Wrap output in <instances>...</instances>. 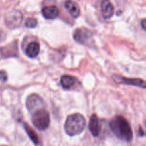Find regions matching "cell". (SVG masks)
I'll use <instances>...</instances> for the list:
<instances>
[{"label":"cell","mask_w":146,"mask_h":146,"mask_svg":"<svg viewBox=\"0 0 146 146\" xmlns=\"http://www.w3.org/2000/svg\"><path fill=\"white\" fill-rule=\"evenodd\" d=\"M110 128L119 139L130 142L133 139V131L129 123L123 116H115L110 121Z\"/></svg>","instance_id":"cell-1"},{"label":"cell","mask_w":146,"mask_h":146,"mask_svg":"<svg viewBox=\"0 0 146 146\" xmlns=\"http://www.w3.org/2000/svg\"><path fill=\"white\" fill-rule=\"evenodd\" d=\"M86 126V120L79 113L72 114L67 118L66 121L65 131L70 136H74L83 132Z\"/></svg>","instance_id":"cell-2"},{"label":"cell","mask_w":146,"mask_h":146,"mask_svg":"<svg viewBox=\"0 0 146 146\" xmlns=\"http://www.w3.org/2000/svg\"><path fill=\"white\" fill-rule=\"evenodd\" d=\"M32 123L34 126L40 131L46 129L50 124V115L45 108H42L34 113Z\"/></svg>","instance_id":"cell-3"},{"label":"cell","mask_w":146,"mask_h":146,"mask_svg":"<svg viewBox=\"0 0 146 146\" xmlns=\"http://www.w3.org/2000/svg\"><path fill=\"white\" fill-rule=\"evenodd\" d=\"M74 38L79 44L90 45L93 41V34L88 29L78 28L74 31Z\"/></svg>","instance_id":"cell-4"},{"label":"cell","mask_w":146,"mask_h":146,"mask_svg":"<svg viewBox=\"0 0 146 146\" xmlns=\"http://www.w3.org/2000/svg\"><path fill=\"white\" fill-rule=\"evenodd\" d=\"M27 107L28 111L31 113H34L36 111L44 108L45 104L44 101L39 96L36 94H31L27 99Z\"/></svg>","instance_id":"cell-5"},{"label":"cell","mask_w":146,"mask_h":146,"mask_svg":"<svg viewBox=\"0 0 146 146\" xmlns=\"http://www.w3.org/2000/svg\"><path fill=\"white\" fill-rule=\"evenodd\" d=\"M113 79L117 84H127V85L135 86L143 88H146V82L141 78H128L119 75H113Z\"/></svg>","instance_id":"cell-6"},{"label":"cell","mask_w":146,"mask_h":146,"mask_svg":"<svg viewBox=\"0 0 146 146\" xmlns=\"http://www.w3.org/2000/svg\"><path fill=\"white\" fill-rule=\"evenodd\" d=\"M22 14L19 11L14 10L7 14L5 18V22L10 28H16L21 24L22 21Z\"/></svg>","instance_id":"cell-7"},{"label":"cell","mask_w":146,"mask_h":146,"mask_svg":"<svg viewBox=\"0 0 146 146\" xmlns=\"http://www.w3.org/2000/svg\"><path fill=\"white\" fill-rule=\"evenodd\" d=\"M101 123H100L99 118L96 114H93L90 118L89 122V130L94 136L96 137L99 135L101 132Z\"/></svg>","instance_id":"cell-8"},{"label":"cell","mask_w":146,"mask_h":146,"mask_svg":"<svg viewBox=\"0 0 146 146\" xmlns=\"http://www.w3.org/2000/svg\"><path fill=\"white\" fill-rule=\"evenodd\" d=\"M101 13L104 18L109 19L113 15L114 7L109 0H104L101 4Z\"/></svg>","instance_id":"cell-9"},{"label":"cell","mask_w":146,"mask_h":146,"mask_svg":"<svg viewBox=\"0 0 146 146\" xmlns=\"http://www.w3.org/2000/svg\"><path fill=\"white\" fill-rule=\"evenodd\" d=\"M41 13L46 19H54L59 14V10L56 6H47L42 9Z\"/></svg>","instance_id":"cell-10"},{"label":"cell","mask_w":146,"mask_h":146,"mask_svg":"<svg viewBox=\"0 0 146 146\" xmlns=\"http://www.w3.org/2000/svg\"><path fill=\"white\" fill-rule=\"evenodd\" d=\"M65 7L69 11L70 14L74 18H77L80 14V7L75 1L66 0L65 1Z\"/></svg>","instance_id":"cell-11"},{"label":"cell","mask_w":146,"mask_h":146,"mask_svg":"<svg viewBox=\"0 0 146 146\" xmlns=\"http://www.w3.org/2000/svg\"><path fill=\"white\" fill-rule=\"evenodd\" d=\"M40 46L36 41L31 42L27 47L26 54L30 58H35L39 54Z\"/></svg>","instance_id":"cell-12"},{"label":"cell","mask_w":146,"mask_h":146,"mask_svg":"<svg viewBox=\"0 0 146 146\" xmlns=\"http://www.w3.org/2000/svg\"><path fill=\"white\" fill-rule=\"evenodd\" d=\"M76 82V78L69 75H64L61 77V84L65 89H70L74 86Z\"/></svg>","instance_id":"cell-13"},{"label":"cell","mask_w":146,"mask_h":146,"mask_svg":"<svg viewBox=\"0 0 146 146\" xmlns=\"http://www.w3.org/2000/svg\"><path fill=\"white\" fill-rule=\"evenodd\" d=\"M24 128H25V131H27V134H28L29 137L30 138V139L32 141V142L34 144H38L39 143V139H38V137L36 133L34 131H33L32 128L29 126V125H27V124H24Z\"/></svg>","instance_id":"cell-14"},{"label":"cell","mask_w":146,"mask_h":146,"mask_svg":"<svg viewBox=\"0 0 146 146\" xmlns=\"http://www.w3.org/2000/svg\"><path fill=\"white\" fill-rule=\"evenodd\" d=\"M37 24H38V21L36 19L32 18V17L27 19L25 22V26L28 28H34L36 27Z\"/></svg>","instance_id":"cell-15"},{"label":"cell","mask_w":146,"mask_h":146,"mask_svg":"<svg viewBox=\"0 0 146 146\" xmlns=\"http://www.w3.org/2000/svg\"><path fill=\"white\" fill-rule=\"evenodd\" d=\"M7 80V74L4 71H0V81L5 82Z\"/></svg>","instance_id":"cell-16"},{"label":"cell","mask_w":146,"mask_h":146,"mask_svg":"<svg viewBox=\"0 0 146 146\" xmlns=\"http://www.w3.org/2000/svg\"><path fill=\"white\" fill-rule=\"evenodd\" d=\"M141 26H142L143 29L146 31V19H143L141 21Z\"/></svg>","instance_id":"cell-17"}]
</instances>
